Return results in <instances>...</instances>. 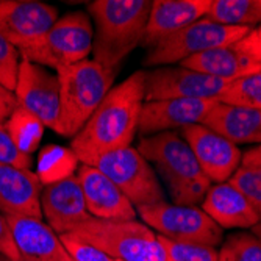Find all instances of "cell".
Instances as JSON below:
<instances>
[{
  "label": "cell",
  "mask_w": 261,
  "mask_h": 261,
  "mask_svg": "<svg viewBox=\"0 0 261 261\" xmlns=\"http://www.w3.org/2000/svg\"><path fill=\"white\" fill-rule=\"evenodd\" d=\"M19 252V261H63L64 247L60 236L42 222L25 216H7Z\"/></svg>",
  "instance_id": "d6986e66"
},
{
  "label": "cell",
  "mask_w": 261,
  "mask_h": 261,
  "mask_svg": "<svg viewBox=\"0 0 261 261\" xmlns=\"http://www.w3.org/2000/svg\"><path fill=\"white\" fill-rule=\"evenodd\" d=\"M252 233H253V234L256 236V238L261 241V222H259V224H256V225L252 228Z\"/></svg>",
  "instance_id": "8d00e7d4"
},
{
  "label": "cell",
  "mask_w": 261,
  "mask_h": 261,
  "mask_svg": "<svg viewBox=\"0 0 261 261\" xmlns=\"http://www.w3.org/2000/svg\"><path fill=\"white\" fill-rule=\"evenodd\" d=\"M42 216L57 234L70 233L92 216L86 208L77 175L44 186L41 193Z\"/></svg>",
  "instance_id": "2e32d148"
},
{
  "label": "cell",
  "mask_w": 261,
  "mask_h": 261,
  "mask_svg": "<svg viewBox=\"0 0 261 261\" xmlns=\"http://www.w3.org/2000/svg\"><path fill=\"white\" fill-rule=\"evenodd\" d=\"M92 166L119 188L136 210L166 202L155 169L132 146L102 155Z\"/></svg>",
  "instance_id": "9c48e42d"
},
{
  "label": "cell",
  "mask_w": 261,
  "mask_h": 261,
  "mask_svg": "<svg viewBox=\"0 0 261 261\" xmlns=\"http://www.w3.org/2000/svg\"><path fill=\"white\" fill-rule=\"evenodd\" d=\"M4 127L16 149L29 156H32L38 150L45 130V125L35 114L20 107L13 111Z\"/></svg>",
  "instance_id": "d4e9b609"
},
{
  "label": "cell",
  "mask_w": 261,
  "mask_h": 261,
  "mask_svg": "<svg viewBox=\"0 0 261 261\" xmlns=\"http://www.w3.org/2000/svg\"><path fill=\"white\" fill-rule=\"evenodd\" d=\"M0 253L8 256L13 261H19V252L13 238L10 224L7 221V216H4L2 213H0Z\"/></svg>",
  "instance_id": "d6a6232c"
},
{
  "label": "cell",
  "mask_w": 261,
  "mask_h": 261,
  "mask_svg": "<svg viewBox=\"0 0 261 261\" xmlns=\"http://www.w3.org/2000/svg\"><path fill=\"white\" fill-rule=\"evenodd\" d=\"M63 261H74V259L67 255V252H64V255H63Z\"/></svg>",
  "instance_id": "74e56055"
},
{
  "label": "cell",
  "mask_w": 261,
  "mask_h": 261,
  "mask_svg": "<svg viewBox=\"0 0 261 261\" xmlns=\"http://www.w3.org/2000/svg\"><path fill=\"white\" fill-rule=\"evenodd\" d=\"M218 102L261 110V72L231 82L218 97Z\"/></svg>",
  "instance_id": "484cf974"
},
{
  "label": "cell",
  "mask_w": 261,
  "mask_h": 261,
  "mask_svg": "<svg viewBox=\"0 0 261 261\" xmlns=\"http://www.w3.org/2000/svg\"><path fill=\"white\" fill-rule=\"evenodd\" d=\"M241 166H255V168H261V144L249 149L243 155Z\"/></svg>",
  "instance_id": "d590c367"
},
{
  "label": "cell",
  "mask_w": 261,
  "mask_h": 261,
  "mask_svg": "<svg viewBox=\"0 0 261 261\" xmlns=\"http://www.w3.org/2000/svg\"><path fill=\"white\" fill-rule=\"evenodd\" d=\"M231 82L210 77L183 66L146 70V100L218 99Z\"/></svg>",
  "instance_id": "30bf717a"
},
{
  "label": "cell",
  "mask_w": 261,
  "mask_h": 261,
  "mask_svg": "<svg viewBox=\"0 0 261 261\" xmlns=\"http://www.w3.org/2000/svg\"><path fill=\"white\" fill-rule=\"evenodd\" d=\"M211 0H153L141 45L155 47L160 41L206 16Z\"/></svg>",
  "instance_id": "ac0fdd59"
},
{
  "label": "cell",
  "mask_w": 261,
  "mask_h": 261,
  "mask_svg": "<svg viewBox=\"0 0 261 261\" xmlns=\"http://www.w3.org/2000/svg\"><path fill=\"white\" fill-rule=\"evenodd\" d=\"M75 175L82 186L86 208L92 218L102 221H133L138 218L133 203L97 168L80 164Z\"/></svg>",
  "instance_id": "9a60e30c"
},
{
  "label": "cell",
  "mask_w": 261,
  "mask_h": 261,
  "mask_svg": "<svg viewBox=\"0 0 261 261\" xmlns=\"http://www.w3.org/2000/svg\"><path fill=\"white\" fill-rule=\"evenodd\" d=\"M20 52L7 38L0 35V83L14 92L19 66H20Z\"/></svg>",
  "instance_id": "4dcf8cb0"
},
{
  "label": "cell",
  "mask_w": 261,
  "mask_h": 261,
  "mask_svg": "<svg viewBox=\"0 0 261 261\" xmlns=\"http://www.w3.org/2000/svg\"><path fill=\"white\" fill-rule=\"evenodd\" d=\"M80 168V160L70 150L58 144H49L39 150L36 160V177L42 186H49L74 177Z\"/></svg>",
  "instance_id": "603a6c76"
},
{
  "label": "cell",
  "mask_w": 261,
  "mask_h": 261,
  "mask_svg": "<svg viewBox=\"0 0 261 261\" xmlns=\"http://www.w3.org/2000/svg\"><path fill=\"white\" fill-rule=\"evenodd\" d=\"M114 261H121V259H114Z\"/></svg>",
  "instance_id": "ab89813d"
},
{
  "label": "cell",
  "mask_w": 261,
  "mask_h": 261,
  "mask_svg": "<svg viewBox=\"0 0 261 261\" xmlns=\"http://www.w3.org/2000/svg\"><path fill=\"white\" fill-rule=\"evenodd\" d=\"M228 183L243 193V196L249 200V203L261 218V168L240 166L228 178Z\"/></svg>",
  "instance_id": "83f0119b"
},
{
  "label": "cell",
  "mask_w": 261,
  "mask_h": 261,
  "mask_svg": "<svg viewBox=\"0 0 261 261\" xmlns=\"http://www.w3.org/2000/svg\"><path fill=\"white\" fill-rule=\"evenodd\" d=\"M42 185L32 169L0 163V213L42 219Z\"/></svg>",
  "instance_id": "e0dca14e"
},
{
  "label": "cell",
  "mask_w": 261,
  "mask_h": 261,
  "mask_svg": "<svg viewBox=\"0 0 261 261\" xmlns=\"http://www.w3.org/2000/svg\"><path fill=\"white\" fill-rule=\"evenodd\" d=\"M138 216L158 234L177 243L216 247L224 241L222 228L194 205L156 203L136 210Z\"/></svg>",
  "instance_id": "ba28073f"
},
{
  "label": "cell",
  "mask_w": 261,
  "mask_h": 261,
  "mask_svg": "<svg viewBox=\"0 0 261 261\" xmlns=\"http://www.w3.org/2000/svg\"><path fill=\"white\" fill-rule=\"evenodd\" d=\"M0 163L14 164L22 169H32L33 158L20 153L10 139L4 124H0Z\"/></svg>",
  "instance_id": "1f68e13d"
},
{
  "label": "cell",
  "mask_w": 261,
  "mask_h": 261,
  "mask_svg": "<svg viewBox=\"0 0 261 261\" xmlns=\"http://www.w3.org/2000/svg\"><path fill=\"white\" fill-rule=\"evenodd\" d=\"M146 100V70H136L111 88L83 128L70 141L82 164L92 166L105 153L130 147L138 133V119Z\"/></svg>",
  "instance_id": "6da1fadb"
},
{
  "label": "cell",
  "mask_w": 261,
  "mask_h": 261,
  "mask_svg": "<svg viewBox=\"0 0 261 261\" xmlns=\"http://www.w3.org/2000/svg\"><path fill=\"white\" fill-rule=\"evenodd\" d=\"M158 240L164 247L171 261H219V252L216 247L191 244V243H177L158 234Z\"/></svg>",
  "instance_id": "f1b7e54d"
},
{
  "label": "cell",
  "mask_w": 261,
  "mask_h": 261,
  "mask_svg": "<svg viewBox=\"0 0 261 261\" xmlns=\"http://www.w3.org/2000/svg\"><path fill=\"white\" fill-rule=\"evenodd\" d=\"M218 99H168L144 102L138 119L142 138L202 124Z\"/></svg>",
  "instance_id": "4fadbf2b"
},
{
  "label": "cell",
  "mask_w": 261,
  "mask_h": 261,
  "mask_svg": "<svg viewBox=\"0 0 261 261\" xmlns=\"http://www.w3.org/2000/svg\"><path fill=\"white\" fill-rule=\"evenodd\" d=\"M236 45H238L244 54H247L249 57L261 63V25L253 30L250 29V32L241 41L236 42Z\"/></svg>",
  "instance_id": "836d02e7"
},
{
  "label": "cell",
  "mask_w": 261,
  "mask_h": 261,
  "mask_svg": "<svg viewBox=\"0 0 261 261\" xmlns=\"http://www.w3.org/2000/svg\"><path fill=\"white\" fill-rule=\"evenodd\" d=\"M79 238L121 261H171L158 234L136 219L102 221L91 218L74 231Z\"/></svg>",
  "instance_id": "8992f818"
},
{
  "label": "cell",
  "mask_w": 261,
  "mask_h": 261,
  "mask_svg": "<svg viewBox=\"0 0 261 261\" xmlns=\"http://www.w3.org/2000/svg\"><path fill=\"white\" fill-rule=\"evenodd\" d=\"M180 136L191 147L211 183H225L241 166L243 153L233 142L202 124L181 128Z\"/></svg>",
  "instance_id": "7c38bea8"
},
{
  "label": "cell",
  "mask_w": 261,
  "mask_h": 261,
  "mask_svg": "<svg viewBox=\"0 0 261 261\" xmlns=\"http://www.w3.org/2000/svg\"><path fill=\"white\" fill-rule=\"evenodd\" d=\"M60 80V117L57 133L74 138L97 110L114 82V70L94 60L57 70Z\"/></svg>",
  "instance_id": "277c9868"
},
{
  "label": "cell",
  "mask_w": 261,
  "mask_h": 261,
  "mask_svg": "<svg viewBox=\"0 0 261 261\" xmlns=\"http://www.w3.org/2000/svg\"><path fill=\"white\" fill-rule=\"evenodd\" d=\"M58 20V10L39 0H0V35L17 49L41 38Z\"/></svg>",
  "instance_id": "5bb4252c"
},
{
  "label": "cell",
  "mask_w": 261,
  "mask_h": 261,
  "mask_svg": "<svg viewBox=\"0 0 261 261\" xmlns=\"http://www.w3.org/2000/svg\"><path fill=\"white\" fill-rule=\"evenodd\" d=\"M92 42L91 17L83 11H72L58 17L41 38L20 47L19 52L22 60L58 70L88 60Z\"/></svg>",
  "instance_id": "5b68a950"
},
{
  "label": "cell",
  "mask_w": 261,
  "mask_h": 261,
  "mask_svg": "<svg viewBox=\"0 0 261 261\" xmlns=\"http://www.w3.org/2000/svg\"><path fill=\"white\" fill-rule=\"evenodd\" d=\"M19 107L14 92L0 83V124H5L13 111Z\"/></svg>",
  "instance_id": "e575fe53"
},
{
  "label": "cell",
  "mask_w": 261,
  "mask_h": 261,
  "mask_svg": "<svg viewBox=\"0 0 261 261\" xmlns=\"http://www.w3.org/2000/svg\"><path fill=\"white\" fill-rule=\"evenodd\" d=\"M202 210L221 228H253L261 222L243 193L228 181L211 185L202 200Z\"/></svg>",
  "instance_id": "ffe728a7"
},
{
  "label": "cell",
  "mask_w": 261,
  "mask_h": 261,
  "mask_svg": "<svg viewBox=\"0 0 261 261\" xmlns=\"http://www.w3.org/2000/svg\"><path fill=\"white\" fill-rule=\"evenodd\" d=\"M152 4L150 0L91 2L88 13L96 23L92 60L107 69L116 70L121 61L141 44Z\"/></svg>",
  "instance_id": "7a4b0ae2"
},
{
  "label": "cell",
  "mask_w": 261,
  "mask_h": 261,
  "mask_svg": "<svg viewBox=\"0 0 261 261\" xmlns=\"http://www.w3.org/2000/svg\"><path fill=\"white\" fill-rule=\"evenodd\" d=\"M138 152L155 166L177 205L200 203L211 188L191 147L177 132H163L141 138Z\"/></svg>",
  "instance_id": "3957f363"
},
{
  "label": "cell",
  "mask_w": 261,
  "mask_h": 261,
  "mask_svg": "<svg viewBox=\"0 0 261 261\" xmlns=\"http://www.w3.org/2000/svg\"><path fill=\"white\" fill-rule=\"evenodd\" d=\"M180 66L227 82L261 72V63L244 54L236 44L194 55L181 61Z\"/></svg>",
  "instance_id": "7402d4cb"
},
{
  "label": "cell",
  "mask_w": 261,
  "mask_h": 261,
  "mask_svg": "<svg viewBox=\"0 0 261 261\" xmlns=\"http://www.w3.org/2000/svg\"><path fill=\"white\" fill-rule=\"evenodd\" d=\"M219 261H261V241L250 231H236L222 241Z\"/></svg>",
  "instance_id": "4316f807"
},
{
  "label": "cell",
  "mask_w": 261,
  "mask_h": 261,
  "mask_svg": "<svg viewBox=\"0 0 261 261\" xmlns=\"http://www.w3.org/2000/svg\"><path fill=\"white\" fill-rule=\"evenodd\" d=\"M20 108L30 111L54 132L60 117V80L49 69L22 60L14 88Z\"/></svg>",
  "instance_id": "8fae6325"
},
{
  "label": "cell",
  "mask_w": 261,
  "mask_h": 261,
  "mask_svg": "<svg viewBox=\"0 0 261 261\" xmlns=\"http://www.w3.org/2000/svg\"><path fill=\"white\" fill-rule=\"evenodd\" d=\"M0 261H13V259H10L8 256H5V255L0 253Z\"/></svg>",
  "instance_id": "f35d334b"
},
{
  "label": "cell",
  "mask_w": 261,
  "mask_h": 261,
  "mask_svg": "<svg viewBox=\"0 0 261 261\" xmlns=\"http://www.w3.org/2000/svg\"><path fill=\"white\" fill-rule=\"evenodd\" d=\"M206 19L230 27H246L261 22V0H211Z\"/></svg>",
  "instance_id": "cb8c5ba5"
},
{
  "label": "cell",
  "mask_w": 261,
  "mask_h": 261,
  "mask_svg": "<svg viewBox=\"0 0 261 261\" xmlns=\"http://www.w3.org/2000/svg\"><path fill=\"white\" fill-rule=\"evenodd\" d=\"M202 125L224 136L234 146L261 144V110L218 102L205 116Z\"/></svg>",
  "instance_id": "44dd1931"
},
{
  "label": "cell",
  "mask_w": 261,
  "mask_h": 261,
  "mask_svg": "<svg viewBox=\"0 0 261 261\" xmlns=\"http://www.w3.org/2000/svg\"><path fill=\"white\" fill-rule=\"evenodd\" d=\"M58 236L64 250L74 261H114V258L102 249L79 238L74 233H63Z\"/></svg>",
  "instance_id": "f546056e"
},
{
  "label": "cell",
  "mask_w": 261,
  "mask_h": 261,
  "mask_svg": "<svg viewBox=\"0 0 261 261\" xmlns=\"http://www.w3.org/2000/svg\"><path fill=\"white\" fill-rule=\"evenodd\" d=\"M249 32L250 29L246 27L222 25V23L202 17L152 47L144 60V66L156 67L181 63L194 55L218 49V47L236 44Z\"/></svg>",
  "instance_id": "52a82bcc"
}]
</instances>
